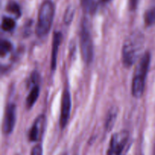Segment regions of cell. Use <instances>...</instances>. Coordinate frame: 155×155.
<instances>
[{"label":"cell","instance_id":"obj_1","mask_svg":"<svg viewBox=\"0 0 155 155\" xmlns=\"http://www.w3.org/2000/svg\"><path fill=\"white\" fill-rule=\"evenodd\" d=\"M144 45V36L141 32L132 33L124 42L122 49L123 63L130 68L139 59Z\"/></svg>","mask_w":155,"mask_h":155},{"label":"cell","instance_id":"obj_13","mask_svg":"<svg viewBox=\"0 0 155 155\" xmlns=\"http://www.w3.org/2000/svg\"><path fill=\"white\" fill-rule=\"evenodd\" d=\"M144 20H145V24L148 27L155 25V7L148 9L145 12Z\"/></svg>","mask_w":155,"mask_h":155},{"label":"cell","instance_id":"obj_20","mask_svg":"<svg viewBox=\"0 0 155 155\" xmlns=\"http://www.w3.org/2000/svg\"><path fill=\"white\" fill-rule=\"evenodd\" d=\"M101 2H103V3H107V2H110V0H101Z\"/></svg>","mask_w":155,"mask_h":155},{"label":"cell","instance_id":"obj_3","mask_svg":"<svg viewBox=\"0 0 155 155\" xmlns=\"http://www.w3.org/2000/svg\"><path fill=\"white\" fill-rule=\"evenodd\" d=\"M80 50L85 63L87 64H90L93 59L94 48L92 34L89 30V23L86 19H84L82 22L80 30Z\"/></svg>","mask_w":155,"mask_h":155},{"label":"cell","instance_id":"obj_12","mask_svg":"<svg viewBox=\"0 0 155 155\" xmlns=\"http://www.w3.org/2000/svg\"><path fill=\"white\" fill-rule=\"evenodd\" d=\"M16 23L15 21L9 17H3L2 21V29L5 32L12 31L15 28Z\"/></svg>","mask_w":155,"mask_h":155},{"label":"cell","instance_id":"obj_2","mask_svg":"<svg viewBox=\"0 0 155 155\" xmlns=\"http://www.w3.org/2000/svg\"><path fill=\"white\" fill-rule=\"evenodd\" d=\"M54 17V5L51 0H45L41 5L38 14L36 33L39 37H44L49 33Z\"/></svg>","mask_w":155,"mask_h":155},{"label":"cell","instance_id":"obj_18","mask_svg":"<svg viewBox=\"0 0 155 155\" xmlns=\"http://www.w3.org/2000/svg\"><path fill=\"white\" fill-rule=\"evenodd\" d=\"M30 155H42V148L40 145H37L32 149Z\"/></svg>","mask_w":155,"mask_h":155},{"label":"cell","instance_id":"obj_6","mask_svg":"<svg viewBox=\"0 0 155 155\" xmlns=\"http://www.w3.org/2000/svg\"><path fill=\"white\" fill-rule=\"evenodd\" d=\"M71 110V93L68 89H65L62 94L61 104L60 127L64 129L69 120Z\"/></svg>","mask_w":155,"mask_h":155},{"label":"cell","instance_id":"obj_19","mask_svg":"<svg viewBox=\"0 0 155 155\" xmlns=\"http://www.w3.org/2000/svg\"><path fill=\"white\" fill-rule=\"evenodd\" d=\"M139 0H129V7L131 11H135L137 8Z\"/></svg>","mask_w":155,"mask_h":155},{"label":"cell","instance_id":"obj_8","mask_svg":"<svg viewBox=\"0 0 155 155\" xmlns=\"http://www.w3.org/2000/svg\"><path fill=\"white\" fill-rule=\"evenodd\" d=\"M150 63H151V54L148 51H147L140 58L138 66L136 67V72H135L133 78L145 82L148 69H149Z\"/></svg>","mask_w":155,"mask_h":155},{"label":"cell","instance_id":"obj_7","mask_svg":"<svg viewBox=\"0 0 155 155\" xmlns=\"http://www.w3.org/2000/svg\"><path fill=\"white\" fill-rule=\"evenodd\" d=\"M16 123V106L15 104H9L6 107L3 121L2 130L5 135H10L13 132Z\"/></svg>","mask_w":155,"mask_h":155},{"label":"cell","instance_id":"obj_15","mask_svg":"<svg viewBox=\"0 0 155 155\" xmlns=\"http://www.w3.org/2000/svg\"><path fill=\"white\" fill-rule=\"evenodd\" d=\"M7 10L11 13L14 14L17 18H19L21 15V8H20L19 5L15 1L9 2L8 4L7 5Z\"/></svg>","mask_w":155,"mask_h":155},{"label":"cell","instance_id":"obj_14","mask_svg":"<svg viewBox=\"0 0 155 155\" xmlns=\"http://www.w3.org/2000/svg\"><path fill=\"white\" fill-rule=\"evenodd\" d=\"M81 3L83 9L87 13L92 14L96 10L97 4L95 0H81Z\"/></svg>","mask_w":155,"mask_h":155},{"label":"cell","instance_id":"obj_10","mask_svg":"<svg viewBox=\"0 0 155 155\" xmlns=\"http://www.w3.org/2000/svg\"><path fill=\"white\" fill-rule=\"evenodd\" d=\"M39 95V86L37 84H35L30 90L27 99H26V105L27 108H31L37 101Z\"/></svg>","mask_w":155,"mask_h":155},{"label":"cell","instance_id":"obj_17","mask_svg":"<svg viewBox=\"0 0 155 155\" xmlns=\"http://www.w3.org/2000/svg\"><path fill=\"white\" fill-rule=\"evenodd\" d=\"M74 12H75V10H74V7H72V6L68 7V8L66 9V12H65L64 16V21L65 24H68V25L71 24L73 19H74Z\"/></svg>","mask_w":155,"mask_h":155},{"label":"cell","instance_id":"obj_5","mask_svg":"<svg viewBox=\"0 0 155 155\" xmlns=\"http://www.w3.org/2000/svg\"><path fill=\"white\" fill-rule=\"evenodd\" d=\"M47 125L46 117L44 114H40L35 120L31 130L29 133V140L30 142H37L43 136Z\"/></svg>","mask_w":155,"mask_h":155},{"label":"cell","instance_id":"obj_16","mask_svg":"<svg viewBox=\"0 0 155 155\" xmlns=\"http://www.w3.org/2000/svg\"><path fill=\"white\" fill-rule=\"evenodd\" d=\"M12 49V42H9L8 40L6 39H3L1 41V44H0V54L1 56H4L7 54L8 53L10 52Z\"/></svg>","mask_w":155,"mask_h":155},{"label":"cell","instance_id":"obj_4","mask_svg":"<svg viewBox=\"0 0 155 155\" xmlns=\"http://www.w3.org/2000/svg\"><path fill=\"white\" fill-rule=\"evenodd\" d=\"M129 139V133L122 130L115 133L111 137L107 155H120L125 148Z\"/></svg>","mask_w":155,"mask_h":155},{"label":"cell","instance_id":"obj_11","mask_svg":"<svg viewBox=\"0 0 155 155\" xmlns=\"http://www.w3.org/2000/svg\"><path fill=\"white\" fill-rule=\"evenodd\" d=\"M117 116V108L110 109L108 114H107L105 122V128L107 131L108 130L110 131L113 128L115 122H116Z\"/></svg>","mask_w":155,"mask_h":155},{"label":"cell","instance_id":"obj_9","mask_svg":"<svg viewBox=\"0 0 155 155\" xmlns=\"http://www.w3.org/2000/svg\"><path fill=\"white\" fill-rule=\"evenodd\" d=\"M62 35L61 32L55 31L54 33L52 41V49H51V71H55L57 66V58L59 46L61 43Z\"/></svg>","mask_w":155,"mask_h":155}]
</instances>
